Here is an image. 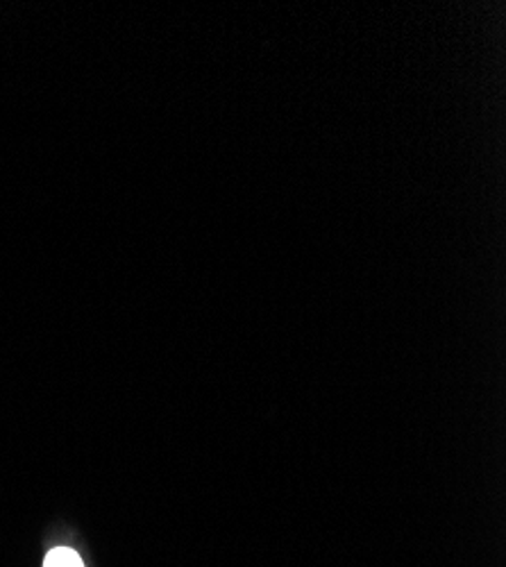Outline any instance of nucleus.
<instances>
[{
    "label": "nucleus",
    "instance_id": "1",
    "mask_svg": "<svg viewBox=\"0 0 506 567\" xmlns=\"http://www.w3.org/2000/svg\"><path fill=\"white\" fill-rule=\"evenodd\" d=\"M43 567H84V565H82V558L78 556V551H73L69 547H58L49 556H45Z\"/></svg>",
    "mask_w": 506,
    "mask_h": 567
}]
</instances>
